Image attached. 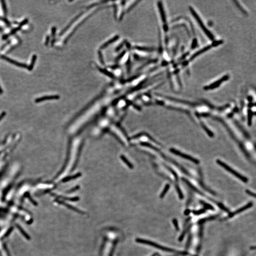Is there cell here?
I'll list each match as a JSON object with an SVG mask.
<instances>
[{"mask_svg":"<svg viewBox=\"0 0 256 256\" xmlns=\"http://www.w3.org/2000/svg\"><path fill=\"white\" fill-rule=\"evenodd\" d=\"M190 11L191 13L192 14L193 16L194 17L195 20L197 21V22L198 24L199 25L200 27L202 29L203 31H204V33L206 34V36H207V37L209 39H210L211 40H213V39H214L213 35L206 28L204 24L203 21H202L201 18L199 16L198 14L197 13V12L194 11V9L192 7H190Z\"/></svg>","mask_w":256,"mask_h":256,"instance_id":"6da1fadb","label":"cell"},{"mask_svg":"<svg viewBox=\"0 0 256 256\" xmlns=\"http://www.w3.org/2000/svg\"><path fill=\"white\" fill-rule=\"evenodd\" d=\"M216 162L220 166H222L223 168H224L225 170H226L227 171L232 174V175H234L235 177L238 178L239 179H240V180H242V181H243V182H244V183H247V182H248V179L247 178H246V177L242 176L241 174L239 173L238 172L234 170H233L232 168H231V167L227 165V164H226L225 163H224V162H223V161H221L220 160H219V159H217V160H216Z\"/></svg>","mask_w":256,"mask_h":256,"instance_id":"7a4b0ae2","label":"cell"},{"mask_svg":"<svg viewBox=\"0 0 256 256\" xmlns=\"http://www.w3.org/2000/svg\"><path fill=\"white\" fill-rule=\"evenodd\" d=\"M137 243H139L144 244L147 245H150L152 247H154V248H157V249H159V250H162L163 251H167V252H177V251L175 250H172V249H170V248H165L162 246L159 245L156 243H153V242L149 241V240H145V239H137L136 240Z\"/></svg>","mask_w":256,"mask_h":256,"instance_id":"3957f363","label":"cell"},{"mask_svg":"<svg viewBox=\"0 0 256 256\" xmlns=\"http://www.w3.org/2000/svg\"><path fill=\"white\" fill-rule=\"evenodd\" d=\"M170 151L171 152L173 153L175 155L179 156V157H181V158H184L185 159L190 160V161H192L193 163H195L196 164H198L200 162V161L198 159H196L195 158H193V157H191V156H189V155H186L185 154L179 151L175 150L174 148H171Z\"/></svg>","mask_w":256,"mask_h":256,"instance_id":"277c9868","label":"cell"},{"mask_svg":"<svg viewBox=\"0 0 256 256\" xmlns=\"http://www.w3.org/2000/svg\"><path fill=\"white\" fill-rule=\"evenodd\" d=\"M229 78V76L228 75H225L223 76V78H221L219 79L218 80L215 82H213L212 84L209 86H206L204 87V90H212V89H216L223 82L228 80V79Z\"/></svg>","mask_w":256,"mask_h":256,"instance_id":"5b68a950","label":"cell"},{"mask_svg":"<svg viewBox=\"0 0 256 256\" xmlns=\"http://www.w3.org/2000/svg\"><path fill=\"white\" fill-rule=\"evenodd\" d=\"M1 59H3L5 60L7 62L15 65V66H17L18 67H22V68H28V66L27 65L23 63H20V62H17L16 61L12 59H10L8 57H6V55H1Z\"/></svg>","mask_w":256,"mask_h":256,"instance_id":"8992f818","label":"cell"},{"mask_svg":"<svg viewBox=\"0 0 256 256\" xmlns=\"http://www.w3.org/2000/svg\"><path fill=\"white\" fill-rule=\"evenodd\" d=\"M28 22V19H26L24 20L23 21H22V22H21V23H20V25H19V26L18 27L16 28L13 29L10 33L9 34L3 36V37H2V39H3V40H6V39H7V38H8L9 36H10L13 35V34L15 33L16 32H18V30H20V29L21 28L22 26L27 24V23Z\"/></svg>","mask_w":256,"mask_h":256,"instance_id":"52a82bcc","label":"cell"},{"mask_svg":"<svg viewBox=\"0 0 256 256\" xmlns=\"http://www.w3.org/2000/svg\"><path fill=\"white\" fill-rule=\"evenodd\" d=\"M59 98V96L58 95H52V96H45L40 97L35 100L36 102L39 103L41 101H44L51 100H58Z\"/></svg>","mask_w":256,"mask_h":256,"instance_id":"ba28073f","label":"cell"},{"mask_svg":"<svg viewBox=\"0 0 256 256\" xmlns=\"http://www.w3.org/2000/svg\"><path fill=\"white\" fill-rule=\"evenodd\" d=\"M216 45V43H214V44H212V45H209V46H206L204 48H202V49H201V50H199V51L197 52L196 53L194 54L193 55H192L191 57L190 58L191 60H192L193 59L197 58V56H198L199 55H200L202 54V53L204 52L205 51H207V50L210 49V48L212 47V46H214V45Z\"/></svg>","mask_w":256,"mask_h":256,"instance_id":"9c48e42d","label":"cell"},{"mask_svg":"<svg viewBox=\"0 0 256 256\" xmlns=\"http://www.w3.org/2000/svg\"><path fill=\"white\" fill-rule=\"evenodd\" d=\"M252 204H253L252 203H249L247 205H246L245 206H243V207H242V208H239L238 210L234 212L233 213H231L229 215V217H231L233 216H235L236 214H238V213H240V212H242L246 210H247L248 208L251 207Z\"/></svg>","mask_w":256,"mask_h":256,"instance_id":"30bf717a","label":"cell"},{"mask_svg":"<svg viewBox=\"0 0 256 256\" xmlns=\"http://www.w3.org/2000/svg\"><path fill=\"white\" fill-rule=\"evenodd\" d=\"M59 203L60 204H64V205L65 206H67V207H68V208H70V209L71 210H72L76 212H78V213H81V214H83V212L79 210L78 209H76L75 208V207H74L73 206H71L70 205L68 204H66V203H64V202H62V201H59Z\"/></svg>","mask_w":256,"mask_h":256,"instance_id":"8fae6325","label":"cell"},{"mask_svg":"<svg viewBox=\"0 0 256 256\" xmlns=\"http://www.w3.org/2000/svg\"><path fill=\"white\" fill-rule=\"evenodd\" d=\"M36 59H37V55H33L32 57V61H31L30 65L29 66L28 68V69L29 71H31V70H32Z\"/></svg>","mask_w":256,"mask_h":256,"instance_id":"7c38bea8","label":"cell"},{"mask_svg":"<svg viewBox=\"0 0 256 256\" xmlns=\"http://www.w3.org/2000/svg\"><path fill=\"white\" fill-rule=\"evenodd\" d=\"M81 176V175L80 173L77 174L76 175H75V176H71V177H68L67 178H65L63 180V182H66L67 181H69V180H72V179H74L76 178H78V177H80Z\"/></svg>","mask_w":256,"mask_h":256,"instance_id":"4fadbf2b","label":"cell"},{"mask_svg":"<svg viewBox=\"0 0 256 256\" xmlns=\"http://www.w3.org/2000/svg\"><path fill=\"white\" fill-rule=\"evenodd\" d=\"M120 158H121V159H122V161H124L125 163L128 166H129V168H131V169H132L133 168V166L129 162L127 159H126L125 157H124V156H121L120 157Z\"/></svg>","mask_w":256,"mask_h":256,"instance_id":"5bb4252c","label":"cell"},{"mask_svg":"<svg viewBox=\"0 0 256 256\" xmlns=\"http://www.w3.org/2000/svg\"><path fill=\"white\" fill-rule=\"evenodd\" d=\"M170 185H169V184H167V185H166L164 189L163 190V191H162V193H161V194H160V198H163L164 197V196H165V194H166V193H167V192L168 191V189H170Z\"/></svg>","mask_w":256,"mask_h":256,"instance_id":"9a60e30c","label":"cell"},{"mask_svg":"<svg viewBox=\"0 0 256 256\" xmlns=\"http://www.w3.org/2000/svg\"><path fill=\"white\" fill-rule=\"evenodd\" d=\"M252 111L251 110H249L248 111V124L249 126H250L251 125V121H252Z\"/></svg>","mask_w":256,"mask_h":256,"instance_id":"2e32d148","label":"cell"},{"mask_svg":"<svg viewBox=\"0 0 256 256\" xmlns=\"http://www.w3.org/2000/svg\"><path fill=\"white\" fill-rule=\"evenodd\" d=\"M202 127L204 128V130H205V131L207 133V134H208L209 136H210V137H212L213 136V134L212 133V132H211L209 129L206 127V126L204 124L202 123Z\"/></svg>","mask_w":256,"mask_h":256,"instance_id":"e0dca14e","label":"cell"},{"mask_svg":"<svg viewBox=\"0 0 256 256\" xmlns=\"http://www.w3.org/2000/svg\"><path fill=\"white\" fill-rule=\"evenodd\" d=\"M2 9H3V12H4V15L5 16H7V10L6 5L5 2L2 1Z\"/></svg>","mask_w":256,"mask_h":256,"instance_id":"ac0fdd59","label":"cell"},{"mask_svg":"<svg viewBox=\"0 0 256 256\" xmlns=\"http://www.w3.org/2000/svg\"><path fill=\"white\" fill-rule=\"evenodd\" d=\"M18 228H19V230H20V231H21V233H22V234H23V236H25V237L27 239H29V236L27 234V233H26V232H25V231H23V230H22V229H21V227H20V226H18Z\"/></svg>","mask_w":256,"mask_h":256,"instance_id":"d6986e66","label":"cell"},{"mask_svg":"<svg viewBox=\"0 0 256 256\" xmlns=\"http://www.w3.org/2000/svg\"><path fill=\"white\" fill-rule=\"evenodd\" d=\"M173 222L174 224V226H175V228H176V230H179L178 224V221H177V220L174 219L173 221Z\"/></svg>","mask_w":256,"mask_h":256,"instance_id":"ffe728a7","label":"cell"},{"mask_svg":"<svg viewBox=\"0 0 256 256\" xmlns=\"http://www.w3.org/2000/svg\"><path fill=\"white\" fill-rule=\"evenodd\" d=\"M0 20H2V21H3L8 26H11V24L10 23L9 21L7 20L6 19H5V18H1V17H0Z\"/></svg>","mask_w":256,"mask_h":256,"instance_id":"44dd1931","label":"cell"},{"mask_svg":"<svg viewBox=\"0 0 256 256\" xmlns=\"http://www.w3.org/2000/svg\"><path fill=\"white\" fill-rule=\"evenodd\" d=\"M204 210H201L198 211L193 212V213L195 214H200L204 213Z\"/></svg>","mask_w":256,"mask_h":256,"instance_id":"7402d4cb","label":"cell"},{"mask_svg":"<svg viewBox=\"0 0 256 256\" xmlns=\"http://www.w3.org/2000/svg\"><path fill=\"white\" fill-rule=\"evenodd\" d=\"M246 192H247V193H248V194H249V195L251 196V197H256L255 193H253L251 192L250 191L248 190H246Z\"/></svg>","mask_w":256,"mask_h":256,"instance_id":"603a6c76","label":"cell"},{"mask_svg":"<svg viewBox=\"0 0 256 256\" xmlns=\"http://www.w3.org/2000/svg\"><path fill=\"white\" fill-rule=\"evenodd\" d=\"M204 205L205 207V208H206V209L213 210V207H212L211 205H210L209 204H204Z\"/></svg>","mask_w":256,"mask_h":256,"instance_id":"cb8c5ba5","label":"cell"},{"mask_svg":"<svg viewBox=\"0 0 256 256\" xmlns=\"http://www.w3.org/2000/svg\"><path fill=\"white\" fill-rule=\"evenodd\" d=\"M55 31H56V29L55 27H53L52 29V35L53 37H54L55 36Z\"/></svg>","mask_w":256,"mask_h":256,"instance_id":"d4e9b609","label":"cell"},{"mask_svg":"<svg viewBox=\"0 0 256 256\" xmlns=\"http://www.w3.org/2000/svg\"><path fill=\"white\" fill-rule=\"evenodd\" d=\"M49 36H47V38H46V43H45V45L46 46H47L48 45V42H49Z\"/></svg>","mask_w":256,"mask_h":256,"instance_id":"484cf974","label":"cell"},{"mask_svg":"<svg viewBox=\"0 0 256 256\" xmlns=\"http://www.w3.org/2000/svg\"><path fill=\"white\" fill-rule=\"evenodd\" d=\"M5 115H6V113H4V112L2 113L0 115V120H1L3 118V117L5 116Z\"/></svg>","mask_w":256,"mask_h":256,"instance_id":"4316f807","label":"cell"},{"mask_svg":"<svg viewBox=\"0 0 256 256\" xmlns=\"http://www.w3.org/2000/svg\"><path fill=\"white\" fill-rule=\"evenodd\" d=\"M9 43H10V41H8V42L7 43H6V44H4V45H3V46H2V47L1 48V50H2V49H3V48H4L6 47V45H7L8 44H9Z\"/></svg>","mask_w":256,"mask_h":256,"instance_id":"83f0119b","label":"cell"},{"mask_svg":"<svg viewBox=\"0 0 256 256\" xmlns=\"http://www.w3.org/2000/svg\"><path fill=\"white\" fill-rule=\"evenodd\" d=\"M3 93V91H2V89L1 87L0 86V94H2Z\"/></svg>","mask_w":256,"mask_h":256,"instance_id":"f1b7e54d","label":"cell"},{"mask_svg":"<svg viewBox=\"0 0 256 256\" xmlns=\"http://www.w3.org/2000/svg\"><path fill=\"white\" fill-rule=\"evenodd\" d=\"M152 256H156V254H154V255H153Z\"/></svg>","mask_w":256,"mask_h":256,"instance_id":"f546056e","label":"cell"}]
</instances>
